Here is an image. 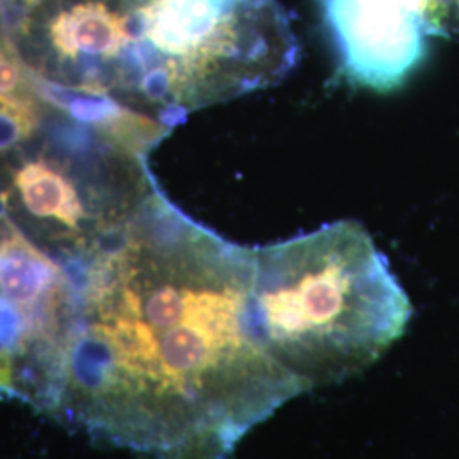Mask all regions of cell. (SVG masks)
<instances>
[{
  "mask_svg": "<svg viewBox=\"0 0 459 459\" xmlns=\"http://www.w3.org/2000/svg\"><path fill=\"white\" fill-rule=\"evenodd\" d=\"M104 227L66 267L64 310L24 402L98 443L152 459H230L305 386L264 342L255 248L164 201Z\"/></svg>",
  "mask_w": 459,
  "mask_h": 459,
  "instance_id": "1",
  "label": "cell"
},
{
  "mask_svg": "<svg viewBox=\"0 0 459 459\" xmlns=\"http://www.w3.org/2000/svg\"><path fill=\"white\" fill-rule=\"evenodd\" d=\"M254 313L310 392L375 364L405 333L411 303L371 235L344 220L255 248Z\"/></svg>",
  "mask_w": 459,
  "mask_h": 459,
  "instance_id": "2",
  "label": "cell"
},
{
  "mask_svg": "<svg viewBox=\"0 0 459 459\" xmlns=\"http://www.w3.org/2000/svg\"><path fill=\"white\" fill-rule=\"evenodd\" d=\"M51 47L64 60H77L81 53L117 58L128 48L121 24V5L106 0H82L49 17Z\"/></svg>",
  "mask_w": 459,
  "mask_h": 459,
  "instance_id": "3",
  "label": "cell"
},
{
  "mask_svg": "<svg viewBox=\"0 0 459 459\" xmlns=\"http://www.w3.org/2000/svg\"><path fill=\"white\" fill-rule=\"evenodd\" d=\"M17 191L30 213L53 218L68 229H79L83 210L74 184L47 162L22 165L14 176Z\"/></svg>",
  "mask_w": 459,
  "mask_h": 459,
  "instance_id": "4",
  "label": "cell"
},
{
  "mask_svg": "<svg viewBox=\"0 0 459 459\" xmlns=\"http://www.w3.org/2000/svg\"><path fill=\"white\" fill-rule=\"evenodd\" d=\"M36 113L26 99L0 92V150L14 147L30 138L36 128Z\"/></svg>",
  "mask_w": 459,
  "mask_h": 459,
  "instance_id": "5",
  "label": "cell"
},
{
  "mask_svg": "<svg viewBox=\"0 0 459 459\" xmlns=\"http://www.w3.org/2000/svg\"><path fill=\"white\" fill-rule=\"evenodd\" d=\"M22 85V68L13 56L0 49V92L14 96Z\"/></svg>",
  "mask_w": 459,
  "mask_h": 459,
  "instance_id": "6",
  "label": "cell"
},
{
  "mask_svg": "<svg viewBox=\"0 0 459 459\" xmlns=\"http://www.w3.org/2000/svg\"><path fill=\"white\" fill-rule=\"evenodd\" d=\"M7 203H9V193H2L0 195V218H4V214L7 212Z\"/></svg>",
  "mask_w": 459,
  "mask_h": 459,
  "instance_id": "7",
  "label": "cell"
}]
</instances>
